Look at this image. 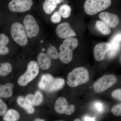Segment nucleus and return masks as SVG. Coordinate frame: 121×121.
<instances>
[{
    "label": "nucleus",
    "instance_id": "obj_1",
    "mask_svg": "<svg viewBox=\"0 0 121 121\" xmlns=\"http://www.w3.org/2000/svg\"><path fill=\"white\" fill-rule=\"evenodd\" d=\"M78 40L74 37L65 39L60 45L59 49L60 52L59 54L60 61L65 64L68 63L71 61L73 58V52L78 47Z\"/></svg>",
    "mask_w": 121,
    "mask_h": 121
},
{
    "label": "nucleus",
    "instance_id": "obj_2",
    "mask_svg": "<svg viewBox=\"0 0 121 121\" xmlns=\"http://www.w3.org/2000/svg\"><path fill=\"white\" fill-rule=\"evenodd\" d=\"M89 79V73L87 69L80 67L74 68L68 74L67 82L69 86L75 87L86 83Z\"/></svg>",
    "mask_w": 121,
    "mask_h": 121
},
{
    "label": "nucleus",
    "instance_id": "obj_3",
    "mask_svg": "<svg viewBox=\"0 0 121 121\" xmlns=\"http://www.w3.org/2000/svg\"><path fill=\"white\" fill-rule=\"evenodd\" d=\"M111 4V0H86L84 11L87 15L92 16L108 8Z\"/></svg>",
    "mask_w": 121,
    "mask_h": 121
},
{
    "label": "nucleus",
    "instance_id": "obj_4",
    "mask_svg": "<svg viewBox=\"0 0 121 121\" xmlns=\"http://www.w3.org/2000/svg\"><path fill=\"white\" fill-rule=\"evenodd\" d=\"M10 32L12 38L17 44L24 47L27 44V33L22 24L19 22H14L11 26Z\"/></svg>",
    "mask_w": 121,
    "mask_h": 121
},
{
    "label": "nucleus",
    "instance_id": "obj_5",
    "mask_svg": "<svg viewBox=\"0 0 121 121\" xmlns=\"http://www.w3.org/2000/svg\"><path fill=\"white\" fill-rule=\"evenodd\" d=\"M39 71L38 63L35 61H31L29 63L26 71L17 80L20 86H25L35 78L39 73Z\"/></svg>",
    "mask_w": 121,
    "mask_h": 121
},
{
    "label": "nucleus",
    "instance_id": "obj_6",
    "mask_svg": "<svg viewBox=\"0 0 121 121\" xmlns=\"http://www.w3.org/2000/svg\"><path fill=\"white\" fill-rule=\"evenodd\" d=\"M117 81V78L114 75H105L94 83L93 89L96 93H101L114 85Z\"/></svg>",
    "mask_w": 121,
    "mask_h": 121
},
{
    "label": "nucleus",
    "instance_id": "obj_7",
    "mask_svg": "<svg viewBox=\"0 0 121 121\" xmlns=\"http://www.w3.org/2000/svg\"><path fill=\"white\" fill-rule=\"evenodd\" d=\"M23 23L28 37L31 38L38 35L39 33V27L32 16L30 15H26L24 18Z\"/></svg>",
    "mask_w": 121,
    "mask_h": 121
},
{
    "label": "nucleus",
    "instance_id": "obj_8",
    "mask_svg": "<svg viewBox=\"0 0 121 121\" xmlns=\"http://www.w3.org/2000/svg\"><path fill=\"white\" fill-rule=\"evenodd\" d=\"M56 112L60 114L71 115L74 113L75 107L74 105L69 104L64 97H59L56 99L54 106Z\"/></svg>",
    "mask_w": 121,
    "mask_h": 121
},
{
    "label": "nucleus",
    "instance_id": "obj_9",
    "mask_svg": "<svg viewBox=\"0 0 121 121\" xmlns=\"http://www.w3.org/2000/svg\"><path fill=\"white\" fill-rule=\"evenodd\" d=\"M33 3L32 0H12L8 7L13 12H24L30 10Z\"/></svg>",
    "mask_w": 121,
    "mask_h": 121
},
{
    "label": "nucleus",
    "instance_id": "obj_10",
    "mask_svg": "<svg viewBox=\"0 0 121 121\" xmlns=\"http://www.w3.org/2000/svg\"><path fill=\"white\" fill-rule=\"evenodd\" d=\"M56 32L57 36L62 39H67L76 36L69 23L66 22L59 24L56 27Z\"/></svg>",
    "mask_w": 121,
    "mask_h": 121
},
{
    "label": "nucleus",
    "instance_id": "obj_11",
    "mask_svg": "<svg viewBox=\"0 0 121 121\" xmlns=\"http://www.w3.org/2000/svg\"><path fill=\"white\" fill-rule=\"evenodd\" d=\"M111 48V44L109 43H102L95 45L94 48V56L96 60L101 61L104 59L106 54Z\"/></svg>",
    "mask_w": 121,
    "mask_h": 121
},
{
    "label": "nucleus",
    "instance_id": "obj_12",
    "mask_svg": "<svg viewBox=\"0 0 121 121\" xmlns=\"http://www.w3.org/2000/svg\"><path fill=\"white\" fill-rule=\"evenodd\" d=\"M99 17L109 27L112 28H114L117 27L119 23V17L114 13L103 12L99 14Z\"/></svg>",
    "mask_w": 121,
    "mask_h": 121
},
{
    "label": "nucleus",
    "instance_id": "obj_13",
    "mask_svg": "<svg viewBox=\"0 0 121 121\" xmlns=\"http://www.w3.org/2000/svg\"><path fill=\"white\" fill-rule=\"evenodd\" d=\"M55 78L50 74H44L41 76L38 84L39 88L48 92L53 85Z\"/></svg>",
    "mask_w": 121,
    "mask_h": 121
},
{
    "label": "nucleus",
    "instance_id": "obj_14",
    "mask_svg": "<svg viewBox=\"0 0 121 121\" xmlns=\"http://www.w3.org/2000/svg\"><path fill=\"white\" fill-rule=\"evenodd\" d=\"M121 33H119L114 36L111 41V48L108 52V58L113 57L118 52L121 47Z\"/></svg>",
    "mask_w": 121,
    "mask_h": 121
},
{
    "label": "nucleus",
    "instance_id": "obj_15",
    "mask_svg": "<svg viewBox=\"0 0 121 121\" xmlns=\"http://www.w3.org/2000/svg\"><path fill=\"white\" fill-rule=\"evenodd\" d=\"M26 101L32 106H38L40 105L43 101V96L41 91H36L35 95L29 94L26 95Z\"/></svg>",
    "mask_w": 121,
    "mask_h": 121
},
{
    "label": "nucleus",
    "instance_id": "obj_16",
    "mask_svg": "<svg viewBox=\"0 0 121 121\" xmlns=\"http://www.w3.org/2000/svg\"><path fill=\"white\" fill-rule=\"evenodd\" d=\"M37 60L39 67L43 70L49 69L51 65V59L44 52H41L38 54Z\"/></svg>",
    "mask_w": 121,
    "mask_h": 121
},
{
    "label": "nucleus",
    "instance_id": "obj_17",
    "mask_svg": "<svg viewBox=\"0 0 121 121\" xmlns=\"http://www.w3.org/2000/svg\"><path fill=\"white\" fill-rule=\"evenodd\" d=\"M64 0H45L43 4V8L45 13L51 14L55 10L57 5Z\"/></svg>",
    "mask_w": 121,
    "mask_h": 121
},
{
    "label": "nucleus",
    "instance_id": "obj_18",
    "mask_svg": "<svg viewBox=\"0 0 121 121\" xmlns=\"http://www.w3.org/2000/svg\"><path fill=\"white\" fill-rule=\"evenodd\" d=\"M17 102L18 105L28 114H32L35 113V110L33 106L29 104L23 96H19L17 99Z\"/></svg>",
    "mask_w": 121,
    "mask_h": 121
},
{
    "label": "nucleus",
    "instance_id": "obj_19",
    "mask_svg": "<svg viewBox=\"0 0 121 121\" xmlns=\"http://www.w3.org/2000/svg\"><path fill=\"white\" fill-rule=\"evenodd\" d=\"M13 85L8 83L5 85L0 84V98H8L10 97L13 94Z\"/></svg>",
    "mask_w": 121,
    "mask_h": 121
},
{
    "label": "nucleus",
    "instance_id": "obj_20",
    "mask_svg": "<svg viewBox=\"0 0 121 121\" xmlns=\"http://www.w3.org/2000/svg\"><path fill=\"white\" fill-rule=\"evenodd\" d=\"M9 41L7 35L3 33L0 34V55H4L8 54L9 49L7 45Z\"/></svg>",
    "mask_w": 121,
    "mask_h": 121
},
{
    "label": "nucleus",
    "instance_id": "obj_21",
    "mask_svg": "<svg viewBox=\"0 0 121 121\" xmlns=\"http://www.w3.org/2000/svg\"><path fill=\"white\" fill-rule=\"evenodd\" d=\"M20 118L19 113L15 110L11 109L7 111L4 115V121H18Z\"/></svg>",
    "mask_w": 121,
    "mask_h": 121
},
{
    "label": "nucleus",
    "instance_id": "obj_22",
    "mask_svg": "<svg viewBox=\"0 0 121 121\" xmlns=\"http://www.w3.org/2000/svg\"><path fill=\"white\" fill-rule=\"evenodd\" d=\"M95 25L98 30L103 35H109L111 32V30L109 26L103 21H97Z\"/></svg>",
    "mask_w": 121,
    "mask_h": 121
},
{
    "label": "nucleus",
    "instance_id": "obj_23",
    "mask_svg": "<svg viewBox=\"0 0 121 121\" xmlns=\"http://www.w3.org/2000/svg\"><path fill=\"white\" fill-rule=\"evenodd\" d=\"M65 84L64 79L60 78H55L54 83L48 93H52L60 90L63 88Z\"/></svg>",
    "mask_w": 121,
    "mask_h": 121
},
{
    "label": "nucleus",
    "instance_id": "obj_24",
    "mask_svg": "<svg viewBox=\"0 0 121 121\" xmlns=\"http://www.w3.org/2000/svg\"><path fill=\"white\" fill-rule=\"evenodd\" d=\"M12 70V66L11 64L8 62L0 63V76H6Z\"/></svg>",
    "mask_w": 121,
    "mask_h": 121
},
{
    "label": "nucleus",
    "instance_id": "obj_25",
    "mask_svg": "<svg viewBox=\"0 0 121 121\" xmlns=\"http://www.w3.org/2000/svg\"><path fill=\"white\" fill-rule=\"evenodd\" d=\"M71 11V8L69 5L64 4L60 6L58 12L62 17L66 19L70 16Z\"/></svg>",
    "mask_w": 121,
    "mask_h": 121
},
{
    "label": "nucleus",
    "instance_id": "obj_26",
    "mask_svg": "<svg viewBox=\"0 0 121 121\" xmlns=\"http://www.w3.org/2000/svg\"><path fill=\"white\" fill-rule=\"evenodd\" d=\"M46 54L51 59H57L59 58V54L56 48L54 46H50L48 49Z\"/></svg>",
    "mask_w": 121,
    "mask_h": 121
},
{
    "label": "nucleus",
    "instance_id": "obj_27",
    "mask_svg": "<svg viewBox=\"0 0 121 121\" xmlns=\"http://www.w3.org/2000/svg\"><path fill=\"white\" fill-rule=\"evenodd\" d=\"M111 111L113 114L117 116H121V103L114 106Z\"/></svg>",
    "mask_w": 121,
    "mask_h": 121
},
{
    "label": "nucleus",
    "instance_id": "obj_28",
    "mask_svg": "<svg viewBox=\"0 0 121 121\" xmlns=\"http://www.w3.org/2000/svg\"><path fill=\"white\" fill-rule=\"evenodd\" d=\"M51 22L54 23H58L61 21V16L59 12H56L51 17Z\"/></svg>",
    "mask_w": 121,
    "mask_h": 121
},
{
    "label": "nucleus",
    "instance_id": "obj_29",
    "mask_svg": "<svg viewBox=\"0 0 121 121\" xmlns=\"http://www.w3.org/2000/svg\"><path fill=\"white\" fill-rule=\"evenodd\" d=\"M8 107L3 100L0 98V116H3L7 111Z\"/></svg>",
    "mask_w": 121,
    "mask_h": 121
},
{
    "label": "nucleus",
    "instance_id": "obj_30",
    "mask_svg": "<svg viewBox=\"0 0 121 121\" xmlns=\"http://www.w3.org/2000/svg\"><path fill=\"white\" fill-rule=\"evenodd\" d=\"M111 96L113 98L121 101V89H117L112 92Z\"/></svg>",
    "mask_w": 121,
    "mask_h": 121
},
{
    "label": "nucleus",
    "instance_id": "obj_31",
    "mask_svg": "<svg viewBox=\"0 0 121 121\" xmlns=\"http://www.w3.org/2000/svg\"><path fill=\"white\" fill-rule=\"evenodd\" d=\"M94 107L99 112H102L104 109V105L102 103L99 101L95 102L94 103Z\"/></svg>",
    "mask_w": 121,
    "mask_h": 121
},
{
    "label": "nucleus",
    "instance_id": "obj_32",
    "mask_svg": "<svg viewBox=\"0 0 121 121\" xmlns=\"http://www.w3.org/2000/svg\"><path fill=\"white\" fill-rule=\"evenodd\" d=\"M84 120L86 121H95L94 118L90 117H86L84 118Z\"/></svg>",
    "mask_w": 121,
    "mask_h": 121
},
{
    "label": "nucleus",
    "instance_id": "obj_33",
    "mask_svg": "<svg viewBox=\"0 0 121 121\" xmlns=\"http://www.w3.org/2000/svg\"><path fill=\"white\" fill-rule=\"evenodd\" d=\"M33 121H46L44 119L42 118H36L33 120Z\"/></svg>",
    "mask_w": 121,
    "mask_h": 121
},
{
    "label": "nucleus",
    "instance_id": "obj_34",
    "mask_svg": "<svg viewBox=\"0 0 121 121\" xmlns=\"http://www.w3.org/2000/svg\"><path fill=\"white\" fill-rule=\"evenodd\" d=\"M73 121H80V119L77 118V119H75V120H74Z\"/></svg>",
    "mask_w": 121,
    "mask_h": 121
},
{
    "label": "nucleus",
    "instance_id": "obj_35",
    "mask_svg": "<svg viewBox=\"0 0 121 121\" xmlns=\"http://www.w3.org/2000/svg\"><path fill=\"white\" fill-rule=\"evenodd\" d=\"M43 40H41V43H43Z\"/></svg>",
    "mask_w": 121,
    "mask_h": 121
},
{
    "label": "nucleus",
    "instance_id": "obj_36",
    "mask_svg": "<svg viewBox=\"0 0 121 121\" xmlns=\"http://www.w3.org/2000/svg\"></svg>",
    "mask_w": 121,
    "mask_h": 121
}]
</instances>
